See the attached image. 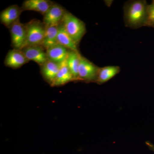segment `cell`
Returning a JSON list of instances; mask_svg holds the SVG:
<instances>
[{
    "label": "cell",
    "mask_w": 154,
    "mask_h": 154,
    "mask_svg": "<svg viewBox=\"0 0 154 154\" xmlns=\"http://www.w3.org/2000/svg\"><path fill=\"white\" fill-rule=\"evenodd\" d=\"M145 143L146 145L148 147L149 149L150 150L154 152V144L151 142L149 141H146V142Z\"/></svg>",
    "instance_id": "obj_19"
},
{
    "label": "cell",
    "mask_w": 154,
    "mask_h": 154,
    "mask_svg": "<svg viewBox=\"0 0 154 154\" xmlns=\"http://www.w3.org/2000/svg\"><path fill=\"white\" fill-rule=\"evenodd\" d=\"M29 61H33L41 66L48 60L46 50L41 45L27 46L21 49Z\"/></svg>",
    "instance_id": "obj_7"
},
{
    "label": "cell",
    "mask_w": 154,
    "mask_h": 154,
    "mask_svg": "<svg viewBox=\"0 0 154 154\" xmlns=\"http://www.w3.org/2000/svg\"><path fill=\"white\" fill-rule=\"evenodd\" d=\"M58 25L46 27L45 34L42 45L47 50L50 47L57 44V34Z\"/></svg>",
    "instance_id": "obj_17"
},
{
    "label": "cell",
    "mask_w": 154,
    "mask_h": 154,
    "mask_svg": "<svg viewBox=\"0 0 154 154\" xmlns=\"http://www.w3.org/2000/svg\"><path fill=\"white\" fill-rule=\"evenodd\" d=\"M11 33V44L14 49L21 50L25 47L26 41L25 24L18 20L9 28Z\"/></svg>",
    "instance_id": "obj_5"
},
{
    "label": "cell",
    "mask_w": 154,
    "mask_h": 154,
    "mask_svg": "<svg viewBox=\"0 0 154 154\" xmlns=\"http://www.w3.org/2000/svg\"><path fill=\"white\" fill-rule=\"evenodd\" d=\"M66 12L63 7L54 3L43 16V22L45 27L60 25Z\"/></svg>",
    "instance_id": "obj_6"
},
{
    "label": "cell",
    "mask_w": 154,
    "mask_h": 154,
    "mask_svg": "<svg viewBox=\"0 0 154 154\" xmlns=\"http://www.w3.org/2000/svg\"><path fill=\"white\" fill-rule=\"evenodd\" d=\"M81 55L79 51L69 50L66 61L74 79V82H79V67Z\"/></svg>",
    "instance_id": "obj_14"
},
{
    "label": "cell",
    "mask_w": 154,
    "mask_h": 154,
    "mask_svg": "<svg viewBox=\"0 0 154 154\" xmlns=\"http://www.w3.org/2000/svg\"><path fill=\"white\" fill-rule=\"evenodd\" d=\"M120 71L119 66H107L100 68L96 83L99 85H103L113 78Z\"/></svg>",
    "instance_id": "obj_16"
},
{
    "label": "cell",
    "mask_w": 154,
    "mask_h": 154,
    "mask_svg": "<svg viewBox=\"0 0 154 154\" xmlns=\"http://www.w3.org/2000/svg\"><path fill=\"white\" fill-rule=\"evenodd\" d=\"M145 26L154 27V1L148 5L147 18Z\"/></svg>",
    "instance_id": "obj_18"
},
{
    "label": "cell",
    "mask_w": 154,
    "mask_h": 154,
    "mask_svg": "<svg viewBox=\"0 0 154 154\" xmlns=\"http://www.w3.org/2000/svg\"><path fill=\"white\" fill-rule=\"evenodd\" d=\"M69 50L59 44H57L46 50L48 60L61 63L66 59Z\"/></svg>",
    "instance_id": "obj_13"
},
{
    "label": "cell",
    "mask_w": 154,
    "mask_h": 154,
    "mask_svg": "<svg viewBox=\"0 0 154 154\" xmlns=\"http://www.w3.org/2000/svg\"><path fill=\"white\" fill-rule=\"evenodd\" d=\"M57 43L71 50L79 51V45L73 40L64 28L62 23L58 25Z\"/></svg>",
    "instance_id": "obj_15"
},
{
    "label": "cell",
    "mask_w": 154,
    "mask_h": 154,
    "mask_svg": "<svg viewBox=\"0 0 154 154\" xmlns=\"http://www.w3.org/2000/svg\"><path fill=\"white\" fill-rule=\"evenodd\" d=\"M23 11L17 5L9 6L1 12L0 21L1 23L9 29L14 23L19 20V17Z\"/></svg>",
    "instance_id": "obj_8"
},
{
    "label": "cell",
    "mask_w": 154,
    "mask_h": 154,
    "mask_svg": "<svg viewBox=\"0 0 154 154\" xmlns=\"http://www.w3.org/2000/svg\"><path fill=\"white\" fill-rule=\"evenodd\" d=\"M60 63H57L50 60H47L40 67V72L42 78L51 86L55 80L60 68Z\"/></svg>",
    "instance_id": "obj_11"
},
{
    "label": "cell",
    "mask_w": 154,
    "mask_h": 154,
    "mask_svg": "<svg viewBox=\"0 0 154 154\" xmlns=\"http://www.w3.org/2000/svg\"><path fill=\"white\" fill-rule=\"evenodd\" d=\"M25 25L27 35L25 47L32 45L42 46L46 30L43 22L33 19L25 24Z\"/></svg>",
    "instance_id": "obj_3"
},
{
    "label": "cell",
    "mask_w": 154,
    "mask_h": 154,
    "mask_svg": "<svg viewBox=\"0 0 154 154\" xmlns=\"http://www.w3.org/2000/svg\"><path fill=\"white\" fill-rule=\"evenodd\" d=\"M148 5L143 0L127 2L123 7L124 20L126 27L137 29L145 26Z\"/></svg>",
    "instance_id": "obj_1"
},
{
    "label": "cell",
    "mask_w": 154,
    "mask_h": 154,
    "mask_svg": "<svg viewBox=\"0 0 154 154\" xmlns=\"http://www.w3.org/2000/svg\"><path fill=\"white\" fill-rule=\"evenodd\" d=\"M29 61L21 50L14 49L9 51L5 59V66L13 69H19Z\"/></svg>",
    "instance_id": "obj_9"
},
{
    "label": "cell",
    "mask_w": 154,
    "mask_h": 154,
    "mask_svg": "<svg viewBox=\"0 0 154 154\" xmlns=\"http://www.w3.org/2000/svg\"><path fill=\"white\" fill-rule=\"evenodd\" d=\"M100 68L82 55L79 67V82L96 83Z\"/></svg>",
    "instance_id": "obj_4"
},
{
    "label": "cell",
    "mask_w": 154,
    "mask_h": 154,
    "mask_svg": "<svg viewBox=\"0 0 154 154\" xmlns=\"http://www.w3.org/2000/svg\"><path fill=\"white\" fill-rule=\"evenodd\" d=\"M54 4L49 0H26L23 2L21 8L23 11H36L44 16Z\"/></svg>",
    "instance_id": "obj_10"
},
{
    "label": "cell",
    "mask_w": 154,
    "mask_h": 154,
    "mask_svg": "<svg viewBox=\"0 0 154 154\" xmlns=\"http://www.w3.org/2000/svg\"><path fill=\"white\" fill-rule=\"evenodd\" d=\"M62 23L66 32L79 45L87 31L85 22L66 11Z\"/></svg>",
    "instance_id": "obj_2"
},
{
    "label": "cell",
    "mask_w": 154,
    "mask_h": 154,
    "mask_svg": "<svg viewBox=\"0 0 154 154\" xmlns=\"http://www.w3.org/2000/svg\"><path fill=\"white\" fill-rule=\"evenodd\" d=\"M71 82H74L73 77L66 60L60 63V68L51 87H60Z\"/></svg>",
    "instance_id": "obj_12"
}]
</instances>
